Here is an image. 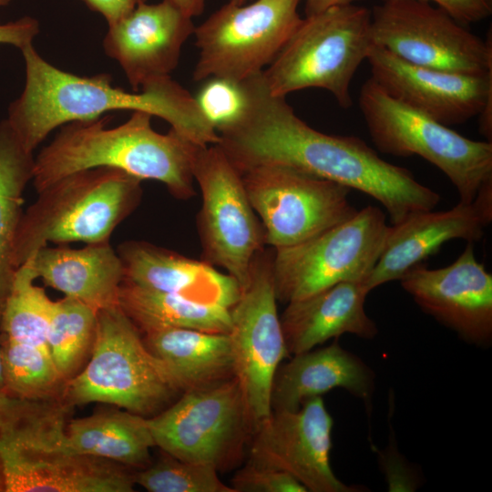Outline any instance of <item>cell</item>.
<instances>
[{"mask_svg":"<svg viewBox=\"0 0 492 492\" xmlns=\"http://www.w3.org/2000/svg\"><path fill=\"white\" fill-rule=\"evenodd\" d=\"M389 229L384 213L366 206L305 241L272 248L277 301L288 303L342 282H364L384 250Z\"/></svg>","mask_w":492,"mask_h":492,"instance_id":"cell-8","label":"cell"},{"mask_svg":"<svg viewBox=\"0 0 492 492\" xmlns=\"http://www.w3.org/2000/svg\"><path fill=\"white\" fill-rule=\"evenodd\" d=\"M147 423L155 446L164 453L218 471L239 461L255 425L236 376L183 392Z\"/></svg>","mask_w":492,"mask_h":492,"instance_id":"cell-9","label":"cell"},{"mask_svg":"<svg viewBox=\"0 0 492 492\" xmlns=\"http://www.w3.org/2000/svg\"><path fill=\"white\" fill-rule=\"evenodd\" d=\"M177 5L183 13L191 18L200 15L205 6L206 0H169Z\"/></svg>","mask_w":492,"mask_h":492,"instance_id":"cell-40","label":"cell"},{"mask_svg":"<svg viewBox=\"0 0 492 492\" xmlns=\"http://www.w3.org/2000/svg\"><path fill=\"white\" fill-rule=\"evenodd\" d=\"M371 77L389 96L446 125L465 123L492 102V72L469 75L408 63L373 46Z\"/></svg>","mask_w":492,"mask_h":492,"instance_id":"cell-17","label":"cell"},{"mask_svg":"<svg viewBox=\"0 0 492 492\" xmlns=\"http://www.w3.org/2000/svg\"><path fill=\"white\" fill-rule=\"evenodd\" d=\"M5 394V375L0 342V395Z\"/></svg>","mask_w":492,"mask_h":492,"instance_id":"cell-41","label":"cell"},{"mask_svg":"<svg viewBox=\"0 0 492 492\" xmlns=\"http://www.w3.org/2000/svg\"><path fill=\"white\" fill-rule=\"evenodd\" d=\"M5 394L25 399L63 397L65 381L49 352L1 339Z\"/></svg>","mask_w":492,"mask_h":492,"instance_id":"cell-31","label":"cell"},{"mask_svg":"<svg viewBox=\"0 0 492 492\" xmlns=\"http://www.w3.org/2000/svg\"><path fill=\"white\" fill-rule=\"evenodd\" d=\"M388 491H415L422 484L416 468L398 451L395 439L391 437L384 450L375 449Z\"/></svg>","mask_w":492,"mask_h":492,"instance_id":"cell-35","label":"cell"},{"mask_svg":"<svg viewBox=\"0 0 492 492\" xmlns=\"http://www.w3.org/2000/svg\"><path fill=\"white\" fill-rule=\"evenodd\" d=\"M135 474L106 459L66 451L0 453V490L8 492H131Z\"/></svg>","mask_w":492,"mask_h":492,"instance_id":"cell-20","label":"cell"},{"mask_svg":"<svg viewBox=\"0 0 492 492\" xmlns=\"http://www.w3.org/2000/svg\"><path fill=\"white\" fill-rule=\"evenodd\" d=\"M301 0L229 2L196 26L194 81L211 77L245 79L263 71L302 21Z\"/></svg>","mask_w":492,"mask_h":492,"instance_id":"cell-10","label":"cell"},{"mask_svg":"<svg viewBox=\"0 0 492 492\" xmlns=\"http://www.w3.org/2000/svg\"><path fill=\"white\" fill-rule=\"evenodd\" d=\"M152 115L133 111L114 128L111 117L75 121L63 126L35 158L32 180L36 191L77 171L112 168L133 177L163 183L172 196L195 194L193 166L199 146L170 128L155 131Z\"/></svg>","mask_w":492,"mask_h":492,"instance_id":"cell-3","label":"cell"},{"mask_svg":"<svg viewBox=\"0 0 492 492\" xmlns=\"http://www.w3.org/2000/svg\"><path fill=\"white\" fill-rule=\"evenodd\" d=\"M193 177L201 191L197 226L201 260L223 268L241 290L265 244L264 229L247 197L241 173L218 145L201 147Z\"/></svg>","mask_w":492,"mask_h":492,"instance_id":"cell-11","label":"cell"},{"mask_svg":"<svg viewBox=\"0 0 492 492\" xmlns=\"http://www.w3.org/2000/svg\"><path fill=\"white\" fill-rule=\"evenodd\" d=\"M21 52L25 87L9 106L6 120L28 152L33 153L60 126L115 110L144 111L159 117L199 146L220 142L219 134L200 112L194 97L170 77L129 92L113 86L108 74L87 77L64 71L45 60L33 44Z\"/></svg>","mask_w":492,"mask_h":492,"instance_id":"cell-2","label":"cell"},{"mask_svg":"<svg viewBox=\"0 0 492 492\" xmlns=\"http://www.w3.org/2000/svg\"><path fill=\"white\" fill-rule=\"evenodd\" d=\"M251 77L245 79L211 77L202 81L194 98L218 134L235 126L247 115L252 99Z\"/></svg>","mask_w":492,"mask_h":492,"instance_id":"cell-33","label":"cell"},{"mask_svg":"<svg viewBox=\"0 0 492 492\" xmlns=\"http://www.w3.org/2000/svg\"><path fill=\"white\" fill-rule=\"evenodd\" d=\"M97 311L70 297L54 302L46 344L65 382L74 377L93 346Z\"/></svg>","mask_w":492,"mask_h":492,"instance_id":"cell-30","label":"cell"},{"mask_svg":"<svg viewBox=\"0 0 492 492\" xmlns=\"http://www.w3.org/2000/svg\"><path fill=\"white\" fill-rule=\"evenodd\" d=\"M192 18L169 0L142 3L108 26L105 53L123 69L133 91L170 77L184 43L194 33Z\"/></svg>","mask_w":492,"mask_h":492,"instance_id":"cell-19","label":"cell"},{"mask_svg":"<svg viewBox=\"0 0 492 492\" xmlns=\"http://www.w3.org/2000/svg\"><path fill=\"white\" fill-rule=\"evenodd\" d=\"M90 9L101 14L108 26L122 19L147 0H83Z\"/></svg>","mask_w":492,"mask_h":492,"instance_id":"cell-38","label":"cell"},{"mask_svg":"<svg viewBox=\"0 0 492 492\" xmlns=\"http://www.w3.org/2000/svg\"><path fill=\"white\" fill-rule=\"evenodd\" d=\"M375 374L359 356L334 342L293 354L276 370L271 394L272 411H295L312 397L343 388L370 410Z\"/></svg>","mask_w":492,"mask_h":492,"instance_id":"cell-22","label":"cell"},{"mask_svg":"<svg viewBox=\"0 0 492 492\" xmlns=\"http://www.w3.org/2000/svg\"><path fill=\"white\" fill-rule=\"evenodd\" d=\"M30 258L36 278L65 296L97 312L118 305L125 271L109 242L87 244L80 249L45 246Z\"/></svg>","mask_w":492,"mask_h":492,"instance_id":"cell-24","label":"cell"},{"mask_svg":"<svg viewBox=\"0 0 492 492\" xmlns=\"http://www.w3.org/2000/svg\"><path fill=\"white\" fill-rule=\"evenodd\" d=\"M36 279L29 258L15 272L1 316L0 338L48 351L46 335L54 301L35 284Z\"/></svg>","mask_w":492,"mask_h":492,"instance_id":"cell-29","label":"cell"},{"mask_svg":"<svg viewBox=\"0 0 492 492\" xmlns=\"http://www.w3.org/2000/svg\"><path fill=\"white\" fill-rule=\"evenodd\" d=\"M368 293L364 282H342L288 302L280 321L289 354L312 350L344 333L374 338L377 325L364 309Z\"/></svg>","mask_w":492,"mask_h":492,"instance_id":"cell-23","label":"cell"},{"mask_svg":"<svg viewBox=\"0 0 492 492\" xmlns=\"http://www.w3.org/2000/svg\"><path fill=\"white\" fill-rule=\"evenodd\" d=\"M118 306L141 333L184 328L229 333L231 328L230 308L195 302L178 294L146 290L126 282L120 286Z\"/></svg>","mask_w":492,"mask_h":492,"instance_id":"cell-27","label":"cell"},{"mask_svg":"<svg viewBox=\"0 0 492 492\" xmlns=\"http://www.w3.org/2000/svg\"><path fill=\"white\" fill-rule=\"evenodd\" d=\"M385 1V0H383ZM435 4L460 24L482 21L492 14V0H420Z\"/></svg>","mask_w":492,"mask_h":492,"instance_id":"cell-36","label":"cell"},{"mask_svg":"<svg viewBox=\"0 0 492 492\" xmlns=\"http://www.w3.org/2000/svg\"><path fill=\"white\" fill-rule=\"evenodd\" d=\"M374 46L417 66L450 72H492V39H482L449 14L420 0H385L371 11Z\"/></svg>","mask_w":492,"mask_h":492,"instance_id":"cell-12","label":"cell"},{"mask_svg":"<svg viewBox=\"0 0 492 492\" xmlns=\"http://www.w3.org/2000/svg\"><path fill=\"white\" fill-rule=\"evenodd\" d=\"M272 259V250L254 257L249 283L231 308L228 333L235 376L254 425L271 415L273 378L282 361L290 356L277 311Z\"/></svg>","mask_w":492,"mask_h":492,"instance_id":"cell-14","label":"cell"},{"mask_svg":"<svg viewBox=\"0 0 492 492\" xmlns=\"http://www.w3.org/2000/svg\"><path fill=\"white\" fill-rule=\"evenodd\" d=\"M251 82L247 115L219 133L218 145L240 172L281 165L360 190L384 206L392 225L438 205V193L408 169L381 159L360 138L325 134L306 124L284 97L270 93L262 71Z\"/></svg>","mask_w":492,"mask_h":492,"instance_id":"cell-1","label":"cell"},{"mask_svg":"<svg viewBox=\"0 0 492 492\" xmlns=\"http://www.w3.org/2000/svg\"><path fill=\"white\" fill-rule=\"evenodd\" d=\"M153 446L147 417L127 410L95 414L67 423V452L144 468L150 464Z\"/></svg>","mask_w":492,"mask_h":492,"instance_id":"cell-26","label":"cell"},{"mask_svg":"<svg viewBox=\"0 0 492 492\" xmlns=\"http://www.w3.org/2000/svg\"><path fill=\"white\" fill-rule=\"evenodd\" d=\"M373 46L368 8L355 4L332 7L302 19L262 71L263 77L273 96L322 88L348 108L352 80Z\"/></svg>","mask_w":492,"mask_h":492,"instance_id":"cell-6","label":"cell"},{"mask_svg":"<svg viewBox=\"0 0 492 492\" xmlns=\"http://www.w3.org/2000/svg\"><path fill=\"white\" fill-rule=\"evenodd\" d=\"M11 0H0V6L7 5Z\"/></svg>","mask_w":492,"mask_h":492,"instance_id":"cell-43","label":"cell"},{"mask_svg":"<svg viewBox=\"0 0 492 492\" xmlns=\"http://www.w3.org/2000/svg\"><path fill=\"white\" fill-rule=\"evenodd\" d=\"M179 393L166 364L118 305L98 311L89 361L65 383L62 396L73 406L105 403L147 417Z\"/></svg>","mask_w":492,"mask_h":492,"instance_id":"cell-5","label":"cell"},{"mask_svg":"<svg viewBox=\"0 0 492 492\" xmlns=\"http://www.w3.org/2000/svg\"><path fill=\"white\" fill-rule=\"evenodd\" d=\"M235 492H307L291 474L248 462L231 478Z\"/></svg>","mask_w":492,"mask_h":492,"instance_id":"cell-34","label":"cell"},{"mask_svg":"<svg viewBox=\"0 0 492 492\" xmlns=\"http://www.w3.org/2000/svg\"><path fill=\"white\" fill-rule=\"evenodd\" d=\"M136 484L149 492H235L213 466L178 459L169 454L135 474Z\"/></svg>","mask_w":492,"mask_h":492,"instance_id":"cell-32","label":"cell"},{"mask_svg":"<svg viewBox=\"0 0 492 492\" xmlns=\"http://www.w3.org/2000/svg\"><path fill=\"white\" fill-rule=\"evenodd\" d=\"M333 420L322 396L305 400L295 411H272L254 425L250 462L285 471L310 492H359L346 485L330 464Z\"/></svg>","mask_w":492,"mask_h":492,"instance_id":"cell-15","label":"cell"},{"mask_svg":"<svg viewBox=\"0 0 492 492\" xmlns=\"http://www.w3.org/2000/svg\"><path fill=\"white\" fill-rule=\"evenodd\" d=\"M363 0H301L306 15H314L335 6L348 5Z\"/></svg>","mask_w":492,"mask_h":492,"instance_id":"cell-39","label":"cell"},{"mask_svg":"<svg viewBox=\"0 0 492 492\" xmlns=\"http://www.w3.org/2000/svg\"><path fill=\"white\" fill-rule=\"evenodd\" d=\"M359 107L376 149L397 157L419 156L456 187L459 202L474 200L492 179V142L469 139L389 96L372 78L362 86Z\"/></svg>","mask_w":492,"mask_h":492,"instance_id":"cell-7","label":"cell"},{"mask_svg":"<svg viewBox=\"0 0 492 492\" xmlns=\"http://www.w3.org/2000/svg\"><path fill=\"white\" fill-rule=\"evenodd\" d=\"M143 333L147 347L166 364L182 393L235 377L228 333L184 328L156 329Z\"/></svg>","mask_w":492,"mask_h":492,"instance_id":"cell-25","label":"cell"},{"mask_svg":"<svg viewBox=\"0 0 492 492\" xmlns=\"http://www.w3.org/2000/svg\"><path fill=\"white\" fill-rule=\"evenodd\" d=\"M492 220V179L487 180L470 203L458 202L446 211L426 210L390 226L384 250L364 282L374 288L400 280L412 267L436 253L446 241H478Z\"/></svg>","mask_w":492,"mask_h":492,"instance_id":"cell-18","label":"cell"},{"mask_svg":"<svg viewBox=\"0 0 492 492\" xmlns=\"http://www.w3.org/2000/svg\"><path fill=\"white\" fill-rule=\"evenodd\" d=\"M35 158L6 119L0 122V321L17 268L14 251L23 213V194L32 180Z\"/></svg>","mask_w":492,"mask_h":492,"instance_id":"cell-28","label":"cell"},{"mask_svg":"<svg viewBox=\"0 0 492 492\" xmlns=\"http://www.w3.org/2000/svg\"><path fill=\"white\" fill-rule=\"evenodd\" d=\"M117 251L124 266V282L130 284L230 309L240 298L237 281L202 260L144 241H127Z\"/></svg>","mask_w":492,"mask_h":492,"instance_id":"cell-21","label":"cell"},{"mask_svg":"<svg viewBox=\"0 0 492 492\" xmlns=\"http://www.w3.org/2000/svg\"><path fill=\"white\" fill-rule=\"evenodd\" d=\"M39 34V23L33 17L25 16L15 21L0 23V45H12L20 50L33 44Z\"/></svg>","mask_w":492,"mask_h":492,"instance_id":"cell-37","label":"cell"},{"mask_svg":"<svg viewBox=\"0 0 492 492\" xmlns=\"http://www.w3.org/2000/svg\"><path fill=\"white\" fill-rule=\"evenodd\" d=\"M141 181L102 167L74 172L38 191L18 224L15 267L50 242H109L115 229L139 204Z\"/></svg>","mask_w":492,"mask_h":492,"instance_id":"cell-4","label":"cell"},{"mask_svg":"<svg viewBox=\"0 0 492 492\" xmlns=\"http://www.w3.org/2000/svg\"><path fill=\"white\" fill-rule=\"evenodd\" d=\"M249 1L251 0H229V2L237 4V5L246 4Z\"/></svg>","mask_w":492,"mask_h":492,"instance_id":"cell-42","label":"cell"},{"mask_svg":"<svg viewBox=\"0 0 492 492\" xmlns=\"http://www.w3.org/2000/svg\"><path fill=\"white\" fill-rule=\"evenodd\" d=\"M426 314L452 330L465 343L488 347L492 343V275L477 261L473 242L450 265L410 268L399 280Z\"/></svg>","mask_w":492,"mask_h":492,"instance_id":"cell-16","label":"cell"},{"mask_svg":"<svg viewBox=\"0 0 492 492\" xmlns=\"http://www.w3.org/2000/svg\"><path fill=\"white\" fill-rule=\"evenodd\" d=\"M250 203L264 229L265 244L290 247L353 217L350 189L281 165L241 172Z\"/></svg>","mask_w":492,"mask_h":492,"instance_id":"cell-13","label":"cell"}]
</instances>
